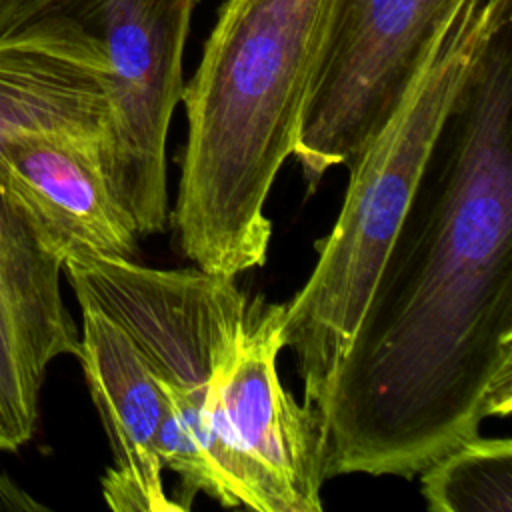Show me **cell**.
Instances as JSON below:
<instances>
[{
	"label": "cell",
	"instance_id": "obj_1",
	"mask_svg": "<svg viewBox=\"0 0 512 512\" xmlns=\"http://www.w3.org/2000/svg\"><path fill=\"white\" fill-rule=\"evenodd\" d=\"M512 412V20L484 42L312 410L324 478H414Z\"/></svg>",
	"mask_w": 512,
	"mask_h": 512
},
{
	"label": "cell",
	"instance_id": "obj_2",
	"mask_svg": "<svg viewBox=\"0 0 512 512\" xmlns=\"http://www.w3.org/2000/svg\"><path fill=\"white\" fill-rule=\"evenodd\" d=\"M326 0H226L182 90L186 144L172 228L206 272L238 278L266 262V200L294 154Z\"/></svg>",
	"mask_w": 512,
	"mask_h": 512
},
{
	"label": "cell",
	"instance_id": "obj_3",
	"mask_svg": "<svg viewBox=\"0 0 512 512\" xmlns=\"http://www.w3.org/2000/svg\"><path fill=\"white\" fill-rule=\"evenodd\" d=\"M510 8V0H468L394 112L348 166L336 222L316 244L308 280L284 304V348L294 352L310 412L354 336L444 120Z\"/></svg>",
	"mask_w": 512,
	"mask_h": 512
},
{
	"label": "cell",
	"instance_id": "obj_4",
	"mask_svg": "<svg viewBox=\"0 0 512 512\" xmlns=\"http://www.w3.org/2000/svg\"><path fill=\"white\" fill-rule=\"evenodd\" d=\"M62 274L76 298L114 318L136 342L164 396L162 466L180 478L176 504L202 492L218 502L210 462L208 408L218 358L246 318L248 294L236 278L198 266L164 270L130 258L70 252Z\"/></svg>",
	"mask_w": 512,
	"mask_h": 512
},
{
	"label": "cell",
	"instance_id": "obj_5",
	"mask_svg": "<svg viewBox=\"0 0 512 512\" xmlns=\"http://www.w3.org/2000/svg\"><path fill=\"white\" fill-rule=\"evenodd\" d=\"M284 304L262 296L222 350L210 388V462L218 504L254 512H320V434L314 414L282 386Z\"/></svg>",
	"mask_w": 512,
	"mask_h": 512
},
{
	"label": "cell",
	"instance_id": "obj_6",
	"mask_svg": "<svg viewBox=\"0 0 512 512\" xmlns=\"http://www.w3.org/2000/svg\"><path fill=\"white\" fill-rule=\"evenodd\" d=\"M198 0H32L72 20L106 64L108 164L138 236L168 224L166 138L182 100V56Z\"/></svg>",
	"mask_w": 512,
	"mask_h": 512
},
{
	"label": "cell",
	"instance_id": "obj_7",
	"mask_svg": "<svg viewBox=\"0 0 512 512\" xmlns=\"http://www.w3.org/2000/svg\"><path fill=\"white\" fill-rule=\"evenodd\" d=\"M468 0H326L294 158L308 190L350 166Z\"/></svg>",
	"mask_w": 512,
	"mask_h": 512
},
{
	"label": "cell",
	"instance_id": "obj_8",
	"mask_svg": "<svg viewBox=\"0 0 512 512\" xmlns=\"http://www.w3.org/2000/svg\"><path fill=\"white\" fill-rule=\"evenodd\" d=\"M64 258L0 188V452L36 432L48 366L76 356L80 328L64 304Z\"/></svg>",
	"mask_w": 512,
	"mask_h": 512
},
{
	"label": "cell",
	"instance_id": "obj_9",
	"mask_svg": "<svg viewBox=\"0 0 512 512\" xmlns=\"http://www.w3.org/2000/svg\"><path fill=\"white\" fill-rule=\"evenodd\" d=\"M80 304V360L104 426L112 466L100 486L114 512H182L164 490L158 452L166 418L164 396L132 336L86 298Z\"/></svg>",
	"mask_w": 512,
	"mask_h": 512
},
{
	"label": "cell",
	"instance_id": "obj_10",
	"mask_svg": "<svg viewBox=\"0 0 512 512\" xmlns=\"http://www.w3.org/2000/svg\"><path fill=\"white\" fill-rule=\"evenodd\" d=\"M0 188L62 258L82 250L136 260L138 232L112 184L102 138L12 142L0 150Z\"/></svg>",
	"mask_w": 512,
	"mask_h": 512
},
{
	"label": "cell",
	"instance_id": "obj_11",
	"mask_svg": "<svg viewBox=\"0 0 512 512\" xmlns=\"http://www.w3.org/2000/svg\"><path fill=\"white\" fill-rule=\"evenodd\" d=\"M34 136L108 142L106 64L66 16L30 10L0 36V150Z\"/></svg>",
	"mask_w": 512,
	"mask_h": 512
},
{
	"label": "cell",
	"instance_id": "obj_12",
	"mask_svg": "<svg viewBox=\"0 0 512 512\" xmlns=\"http://www.w3.org/2000/svg\"><path fill=\"white\" fill-rule=\"evenodd\" d=\"M420 492L432 512H510L512 440H464L420 472Z\"/></svg>",
	"mask_w": 512,
	"mask_h": 512
},
{
	"label": "cell",
	"instance_id": "obj_13",
	"mask_svg": "<svg viewBox=\"0 0 512 512\" xmlns=\"http://www.w3.org/2000/svg\"><path fill=\"white\" fill-rule=\"evenodd\" d=\"M0 510H46V506L32 500L18 484L0 472Z\"/></svg>",
	"mask_w": 512,
	"mask_h": 512
},
{
	"label": "cell",
	"instance_id": "obj_14",
	"mask_svg": "<svg viewBox=\"0 0 512 512\" xmlns=\"http://www.w3.org/2000/svg\"><path fill=\"white\" fill-rule=\"evenodd\" d=\"M32 0H0V36L16 28L28 12Z\"/></svg>",
	"mask_w": 512,
	"mask_h": 512
}]
</instances>
